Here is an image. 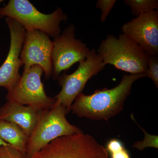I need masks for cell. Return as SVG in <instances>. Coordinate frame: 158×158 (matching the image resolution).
I'll return each instance as SVG.
<instances>
[{"mask_svg":"<svg viewBox=\"0 0 158 158\" xmlns=\"http://www.w3.org/2000/svg\"><path fill=\"white\" fill-rule=\"evenodd\" d=\"M144 77H146L145 73L124 75L114 88L97 90L90 95L82 92L74 100L71 111L80 117L91 120H109L121 112L133 84Z\"/></svg>","mask_w":158,"mask_h":158,"instance_id":"cell-1","label":"cell"},{"mask_svg":"<svg viewBox=\"0 0 158 158\" xmlns=\"http://www.w3.org/2000/svg\"><path fill=\"white\" fill-rule=\"evenodd\" d=\"M98 54L106 65L131 74L145 73L149 56L141 47L124 34H109L101 43Z\"/></svg>","mask_w":158,"mask_h":158,"instance_id":"cell-2","label":"cell"},{"mask_svg":"<svg viewBox=\"0 0 158 158\" xmlns=\"http://www.w3.org/2000/svg\"><path fill=\"white\" fill-rule=\"evenodd\" d=\"M66 109L62 105L38 111L37 123L29 137L26 158L38 152L55 139L63 136L83 133L66 118Z\"/></svg>","mask_w":158,"mask_h":158,"instance_id":"cell-3","label":"cell"},{"mask_svg":"<svg viewBox=\"0 0 158 158\" xmlns=\"http://www.w3.org/2000/svg\"><path fill=\"white\" fill-rule=\"evenodd\" d=\"M6 16L19 23L26 31L36 30L55 37L61 33L60 23L67 16L60 8L50 14L40 12L27 0H10L0 8V18Z\"/></svg>","mask_w":158,"mask_h":158,"instance_id":"cell-4","label":"cell"},{"mask_svg":"<svg viewBox=\"0 0 158 158\" xmlns=\"http://www.w3.org/2000/svg\"><path fill=\"white\" fill-rule=\"evenodd\" d=\"M28 158H109L106 148L84 133L55 139Z\"/></svg>","mask_w":158,"mask_h":158,"instance_id":"cell-5","label":"cell"},{"mask_svg":"<svg viewBox=\"0 0 158 158\" xmlns=\"http://www.w3.org/2000/svg\"><path fill=\"white\" fill-rule=\"evenodd\" d=\"M106 65L97 51L91 50L87 59L79 62L74 72L71 74L63 73L57 79L62 89L54 97L56 99L55 105H62L68 114L73 102L82 93L88 81L104 69Z\"/></svg>","mask_w":158,"mask_h":158,"instance_id":"cell-6","label":"cell"},{"mask_svg":"<svg viewBox=\"0 0 158 158\" xmlns=\"http://www.w3.org/2000/svg\"><path fill=\"white\" fill-rule=\"evenodd\" d=\"M44 71L38 65L32 66L23 72L13 90L7 94L6 98L12 101L34 108L37 112L51 109L56 99L47 95L41 77Z\"/></svg>","mask_w":158,"mask_h":158,"instance_id":"cell-7","label":"cell"},{"mask_svg":"<svg viewBox=\"0 0 158 158\" xmlns=\"http://www.w3.org/2000/svg\"><path fill=\"white\" fill-rule=\"evenodd\" d=\"M75 27L68 26L62 34L54 38L52 53L53 78L56 80L63 71L77 62L87 59L90 51L87 44L75 38Z\"/></svg>","mask_w":158,"mask_h":158,"instance_id":"cell-8","label":"cell"},{"mask_svg":"<svg viewBox=\"0 0 158 158\" xmlns=\"http://www.w3.org/2000/svg\"><path fill=\"white\" fill-rule=\"evenodd\" d=\"M52 41L45 33L36 30L26 31L25 39L20 55L24 71L32 66L38 65L42 68L46 79L52 75Z\"/></svg>","mask_w":158,"mask_h":158,"instance_id":"cell-9","label":"cell"},{"mask_svg":"<svg viewBox=\"0 0 158 158\" xmlns=\"http://www.w3.org/2000/svg\"><path fill=\"white\" fill-rule=\"evenodd\" d=\"M11 36L10 48L5 62L0 67V87L11 92L19 81L20 67L22 65L20 55L25 39L26 30L19 23L6 17Z\"/></svg>","mask_w":158,"mask_h":158,"instance_id":"cell-10","label":"cell"},{"mask_svg":"<svg viewBox=\"0 0 158 158\" xmlns=\"http://www.w3.org/2000/svg\"><path fill=\"white\" fill-rule=\"evenodd\" d=\"M122 31L149 56H158V10L140 15L123 25Z\"/></svg>","mask_w":158,"mask_h":158,"instance_id":"cell-11","label":"cell"},{"mask_svg":"<svg viewBox=\"0 0 158 158\" xmlns=\"http://www.w3.org/2000/svg\"><path fill=\"white\" fill-rule=\"evenodd\" d=\"M37 115L34 108L9 101L0 108V120L17 125L28 138L37 123Z\"/></svg>","mask_w":158,"mask_h":158,"instance_id":"cell-12","label":"cell"},{"mask_svg":"<svg viewBox=\"0 0 158 158\" xmlns=\"http://www.w3.org/2000/svg\"><path fill=\"white\" fill-rule=\"evenodd\" d=\"M28 138L17 125L0 120V138L19 151L25 156Z\"/></svg>","mask_w":158,"mask_h":158,"instance_id":"cell-13","label":"cell"},{"mask_svg":"<svg viewBox=\"0 0 158 158\" xmlns=\"http://www.w3.org/2000/svg\"><path fill=\"white\" fill-rule=\"evenodd\" d=\"M124 3L131 8L132 14L136 17L158 9V0H126Z\"/></svg>","mask_w":158,"mask_h":158,"instance_id":"cell-14","label":"cell"},{"mask_svg":"<svg viewBox=\"0 0 158 158\" xmlns=\"http://www.w3.org/2000/svg\"><path fill=\"white\" fill-rule=\"evenodd\" d=\"M131 117L132 118L133 120L137 123L138 127H139L143 131L144 134V140L141 141H138V142H135L133 145V147L137 148L139 150L141 151L143 150L144 148L148 147L158 148V136L152 135L148 134L144 129L141 127L136 122L135 120L134 119V117L132 114L131 115Z\"/></svg>","mask_w":158,"mask_h":158,"instance_id":"cell-15","label":"cell"},{"mask_svg":"<svg viewBox=\"0 0 158 158\" xmlns=\"http://www.w3.org/2000/svg\"><path fill=\"white\" fill-rule=\"evenodd\" d=\"M146 77L150 78L153 81L157 88H158V57L149 56L148 63V69Z\"/></svg>","mask_w":158,"mask_h":158,"instance_id":"cell-16","label":"cell"},{"mask_svg":"<svg viewBox=\"0 0 158 158\" xmlns=\"http://www.w3.org/2000/svg\"><path fill=\"white\" fill-rule=\"evenodd\" d=\"M116 0H99L96 2V7L102 11L101 21L104 23L110 11L113 9Z\"/></svg>","mask_w":158,"mask_h":158,"instance_id":"cell-17","label":"cell"},{"mask_svg":"<svg viewBox=\"0 0 158 158\" xmlns=\"http://www.w3.org/2000/svg\"><path fill=\"white\" fill-rule=\"evenodd\" d=\"M0 158H26L25 156L10 145L0 147Z\"/></svg>","mask_w":158,"mask_h":158,"instance_id":"cell-18","label":"cell"},{"mask_svg":"<svg viewBox=\"0 0 158 158\" xmlns=\"http://www.w3.org/2000/svg\"><path fill=\"white\" fill-rule=\"evenodd\" d=\"M124 148L123 144L121 141L118 139H113L108 142L106 149L108 152L112 154Z\"/></svg>","mask_w":158,"mask_h":158,"instance_id":"cell-19","label":"cell"},{"mask_svg":"<svg viewBox=\"0 0 158 158\" xmlns=\"http://www.w3.org/2000/svg\"><path fill=\"white\" fill-rule=\"evenodd\" d=\"M111 158H131L127 151L125 148L111 154Z\"/></svg>","mask_w":158,"mask_h":158,"instance_id":"cell-20","label":"cell"},{"mask_svg":"<svg viewBox=\"0 0 158 158\" xmlns=\"http://www.w3.org/2000/svg\"><path fill=\"white\" fill-rule=\"evenodd\" d=\"M10 145V144L6 143L4 141H3L1 138H0V147L2 146H5V145Z\"/></svg>","mask_w":158,"mask_h":158,"instance_id":"cell-21","label":"cell"},{"mask_svg":"<svg viewBox=\"0 0 158 158\" xmlns=\"http://www.w3.org/2000/svg\"><path fill=\"white\" fill-rule=\"evenodd\" d=\"M3 1L2 0H0V3H2V2H3Z\"/></svg>","mask_w":158,"mask_h":158,"instance_id":"cell-22","label":"cell"}]
</instances>
